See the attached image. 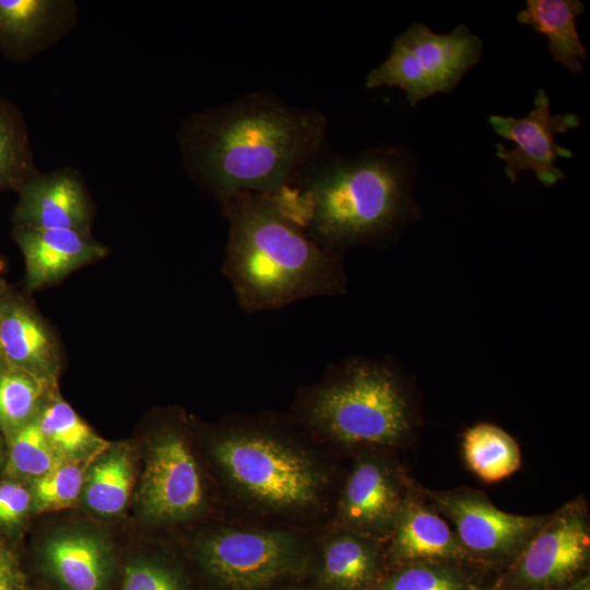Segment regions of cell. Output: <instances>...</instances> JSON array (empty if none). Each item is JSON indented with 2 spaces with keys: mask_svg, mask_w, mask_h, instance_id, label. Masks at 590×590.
Instances as JSON below:
<instances>
[{
  "mask_svg": "<svg viewBox=\"0 0 590 590\" xmlns=\"http://www.w3.org/2000/svg\"><path fill=\"white\" fill-rule=\"evenodd\" d=\"M205 499L201 471L185 435L162 432L150 447L138 492L142 514L154 521H175L199 511Z\"/></svg>",
  "mask_w": 590,
  "mask_h": 590,
  "instance_id": "11",
  "label": "cell"
},
{
  "mask_svg": "<svg viewBox=\"0 0 590 590\" xmlns=\"http://www.w3.org/2000/svg\"><path fill=\"white\" fill-rule=\"evenodd\" d=\"M121 590H185L178 579L164 567L138 562L125 571Z\"/></svg>",
  "mask_w": 590,
  "mask_h": 590,
  "instance_id": "29",
  "label": "cell"
},
{
  "mask_svg": "<svg viewBox=\"0 0 590 590\" xmlns=\"http://www.w3.org/2000/svg\"><path fill=\"white\" fill-rule=\"evenodd\" d=\"M294 424L353 451H393L409 445L420 425L410 382L387 361L345 358L303 388Z\"/></svg>",
  "mask_w": 590,
  "mask_h": 590,
  "instance_id": "4",
  "label": "cell"
},
{
  "mask_svg": "<svg viewBox=\"0 0 590 590\" xmlns=\"http://www.w3.org/2000/svg\"><path fill=\"white\" fill-rule=\"evenodd\" d=\"M7 367H9V366L5 363V359H4L2 350H1V345H0V370L4 369Z\"/></svg>",
  "mask_w": 590,
  "mask_h": 590,
  "instance_id": "33",
  "label": "cell"
},
{
  "mask_svg": "<svg viewBox=\"0 0 590 590\" xmlns=\"http://www.w3.org/2000/svg\"><path fill=\"white\" fill-rule=\"evenodd\" d=\"M132 473V461L126 450L116 449L99 459L84 482L88 508L104 516L120 512L130 495Z\"/></svg>",
  "mask_w": 590,
  "mask_h": 590,
  "instance_id": "23",
  "label": "cell"
},
{
  "mask_svg": "<svg viewBox=\"0 0 590 590\" xmlns=\"http://www.w3.org/2000/svg\"><path fill=\"white\" fill-rule=\"evenodd\" d=\"M63 458L44 436L36 416L12 433L8 471L14 475L37 480Z\"/></svg>",
  "mask_w": 590,
  "mask_h": 590,
  "instance_id": "27",
  "label": "cell"
},
{
  "mask_svg": "<svg viewBox=\"0 0 590 590\" xmlns=\"http://www.w3.org/2000/svg\"><path fill=\"white\" fill-rule=\"evenodd\" d=\"M16 225L90 232L92 203L75 169L32 176L20 189Z\"/></svg>",
  "mask_w": 590,
  "mask_h": 590,
  "instance_id": "14",
  "label": "cell"
},
{
  "mask_svg": "<svg viewBox=\"0 0 590 590\" xmlns=\"http://www.w3.org/2000/svg\"><path fill=\"white\" fill-rule=\"evenodd\" d=\"M385 553L389 569L424 562L474 565L451 526L414 482L408 488Z\"/></svg>",
  "mask_w": 590,
  "mask_h": 590,
  "instance_id": "13",
  "label": "cell"
},
{
  "mask_svg": "<svg viewBox=\"0 0 590 590\" xmlns=\"http://www.w3.org/2000/svg\"><path fill=\"white\" fill-rule=\"evenodd\" d=\"M567 590H590L589 577L583 578L582 580L578 581L576 585L571 586Z\"/></svg>",
  "mask_w": 590,
  "mask_h": 590,
  "instance_id": "32",
  "label": "cell"
},
{
  "mask_svg": "<svg viewBox=\"0 0 590 590\" xmlns=\"http://www.w3.org/2000/svg\"><path fill=\"white\" fill-rule=\"evenodd\" d=\"M589 562L590 512L578 496L548 514L494 590H567L588 577Z\"/></svg>",
  "mask_w": 590,
  "mask_h": 590,
  "instance_id": "7",
  "label": "cell"
},
{
  "mask_svg": "<svg viewBox=\"0 0 590 590\" xmlns=\"http://www.w3.org/2000/svg\"><path fill=\"white\" fill-rule=\"evenodd\" d=\"M482 39L465 25L436 34L412 23L393 40L388 58L366 78V87L397 86L410 106L437 93H451L463 75L481 59Z\"/></svg>",
  "mask_w": 590,
  "mask_h": 590,
  "instance_id": "6",
  "label": "cell"
},
{
  "mask_svg": "<svg viewBox=\"0 0 590 590\" xmlns=\"http://www.w3.org/2000/svg\"><path fill=\"white\" fill-rule=\"evenodd\" d=\"M221 204L228 222L223 271L244 311L346 292L342 252L316 243L279 192L237 193Z\"/></svg>",
  "mask_w": 590,
  "mask_h": 590,
  "instance_id": "3",
  "label": "cell"
},
{
  "mask_svg": "<svg viewBox=\"0 0 590 590\" xmlns=\"http://www.w3.org/2000/svg\"><path fill=\"white\" fill-rule=\"evenodd\" d=\"M326 128L320 111L255 92L193 114L179 142L188 172L222 202L290 185L323 151Z\"/></svg>",
  "mask_w": 590,
  "mask_h": 590,
  "instance_id": "1",
  "label": "cell"
},
{
  "mask_svg": "<svg viewBox=\"0 0 590 590\" xmlns=\"http://www.w3.org/2000/svg\"><path fill=\"white\" fill-rule=\"evenodd\" d=\"M72 1L0 0V50L17 61L32 58L75 23Z\"/></svg>",
  "mask_w": 590,
  "mask_h": 590,
  "instance_id": "15",
  "label": "cell"
},
{
  "mask_svg": "<svg viewBox=\"0 0 590 590\" xmlns=\"http://www.w3.org/2000/svg\"><path fill=\"white\" fill-rule=\"evenodd\" d=\"M210 451L232 492L260 511L306 515L324 505L331 473L275 417L232 418L213 436Z\"/></svg>",
  "mask_w": 590,
  "mask_h": 590,
  "instance_id": "5",
  "label": "cell"
},
{
  "mask_svg": "<svg viewBox=\"0 0 590 590\" xmlns=\"http://www.w3.org/2000/svg\"><path fill=\"white\" fill-rule=\"evenodd\" d=\"M585 10L579 0H527L517 21L544 35L552 58L577 74L582 71L581 59H587V50L580 42L575 20Z\"/></svg>",
  "mask_w": 590,
  "mask_h": 590,
  "instance_id": "19",
  "label": "cell"
},
{
  "mask_svg": "<svg viewBox=\"0 0 590 590\" xmlns=\"http://www.w3.org/2000/svg\"><path fill=\"white\" fill-rule=\"evenodd\" d=\"M14 238L25 260L31 288L58 281L76 268L98 260L107 248L74 229H45L16 225Z\"/></svg>",
  "mask_w": 590,
  "mask_h": 590,
  "instance_id": "16",
  "label": "cell"
},
{
  "mask_svg": "<svg viewBox=\"0 0 590 590\" xmlns=\"http://www.w3.org/2000/svg\"><path fill=\"white\" fill-rule=\"evenodd\" d=\"M38 425L55 450L64 458H85L103 441L64 401L55 398L37 415Z\"/></svg>",
  "mask_w": 590,
  "mask_h": 590,
  "instance_id": "26",
  "label": "cell"
},
{
  "mask_svg": "<svg viewBox=\"0 0 590 590\" xmlns=\"http://www.w3.org/2000/svg\"><path fill=\"white\" fill-rule=\"evenodd\" d=\"M5 296V285L4 283L0 280V300Z\"/></svg>",
  "mask_w": 590,
  "mask_h": 590,
  "instance_id": "34",
  "label": "cell"
},
{
  "mask_svg": "<svg viewBox=\"0 0 590 590\" xmlns=\"http://www.w3.org/2000/svg\"><path fill=\"white\" fill-rule=\"evenodd\" d=\"M287 590H292V589H287Z\"/></svg>",
  "mask_w": 590,
  "mask_h": 590,
  "instance_id": "36",
  "label": "cell"
},
{
  "mask_svg": "<svg viewBox=\"0 0 590 590\" xmlns=\"http://www.w3.org/2000/svg\"><path fill=\"white\" fill-rule=\"evenodd\" d=\"M85 458H63L45 475L35 480L34 505L37 510L59 509L79 497L85 482Z\"/></svg>",
  "mask_w": 590,
  "mask_h": 590,
  "instance_id": "28",
  "label": "cell"
},
{
  "mask_svg": "<svg viewBox=\"0 0 590 590\" xmlns=\"http://www.w3.org/2000/svg\"><path fill=\"white\" fill-rule=\"evenodd\" d=\"M3 267H4V263H3L2 258L0 257V273H1L2 270H3Z\"/></svg>",
  "mask_w": 590,
  "mask_h": 590,
  "instance_id": "35",
  "label": "cell"
},
{
  "mask_svg": "<svg viewBox=\"0 0 590 590\" xmlns=\"http://www.w3.org/2000/svg\"><path fill=\"white\" fill-rule=\"evenodd\" d=\"M14 573L10 559L0 550V590L13 589Z\"/></svg>",
  "mask_w": 590,
  "mask_h": 590,
  "instance_id": "31",
  "label": "cell"
},
{
  "mask_svg": "<svg viewBox=\"0 0 590 590\" xmlns=\"http://www.w3.org/2000/svg\"><path fill=\"white\" fill-rule=\"evenodd\" d=\"M386 567L385 543L335 526L323 539L318 578L324 590H370Z\"/></svg>",
  "mask_w": 590,
  "mask_h": 590,
  "instance_id": "18",
  "label": "cell"
},
{
  "mask_svg": "<svg viewBox=\"0 0 590 590\" xmlns=\"http://www.w3.org/2000/svg\"><path fill=\"white\" fill-rule=\"evenodd\" d=\"M488 122L497 134L515 143L512 149L502 143L495 145L496 155L505 162V175L510 182L515 184L524 170L533 172L539 181L547 187L565 178L555 161L558 157L570 158L574 153L559 146L554 138L557 133L578 128L580 119L571 113L552 115L550 98L544 90H538L528 116L514 118L491 115Z\"/></svg>",
  "mask_w": 590,
  "mask_h": 590,
  "instance_id": "12",
  "label": "cell"
},
{
  "mask_svg": "<svg viewBox=\"0 0 590 590\" xmlns=\"http://www.w3.org/2000/svg\"><path fill=\"white\" fill-rule=\"evenodd\" d=\"M413 173L411 153L399 146L350 156L323 150L279 192L316 243L342 252L384 245L418 216Z\"/></svg>",
  "mask_w": 590,
  "mask_h": 590,
  "instance_id": "2",
  "label": "cell"
},
{
  "mask_svg": "<svg viewBox=\"0 0 590 590\" xmlns=\"http://www.w3.org/2000/svg\"><path fill=\"white\" fill-rule=\"evenodd\" d=\"M52 385L21 369L0 370V427L12 434L34 420Z\"/></svg>",
  "mask_w": 590,
  "mask_h": 590,
  "instance_id": "25",
  "label": "cell"
},
{
  "mask_svg": "<svg viewBox=\"0 0 590 590\" xmlns=\"http://www.w3.org/2000/svg\"><path fill=\"white\" fill-rule=\"evenodd\" d=\"M469 563L424 562L388 569L370 590H494Z\"/></svg>",
  "mask_w": 590,
  "mask_h": 590,
  "instance_id": "21",
  "label": "cell"
},
{
  "mask_svg": "<svg viewBox=\"0 0 590 590\" xmlns=\"http://www.w3.org/2000/svg\"><path fill=\"white\" fill-rule=\"evenodd\" d=\"M49 570L68 590H101L107 577V552L102 541L88 533H64L45 547Z\"/></svg>",
  "mask_w": 590,
  "mask_h": 590,
  "instance_id": "20",
  "label": "cell"
},
{
  "mask_svg": "<svg viewBox=\"0 0 590 590\" xmlns=\"http://www.w3.org/2000/svg\"><path fill=\"white\" fill-rule=\"evenodd\" d=\"M390 452H358L343 482L335 512L337 527L385 544L413 482Z\"/></svg>",
  "mask_w": 590,
  "mask_h": 590,
  "instance_id": "10",
  "label": "cell"
},
{
  "mask_svg": "<svg viewBox=\"0 0 590 590\" xmlns=\"http://www.w3.org/2000/svg\"><path fill=\"white\" fill-rule=\"evenodd\" d=\"M422 492L451 526L471 562L487 571L509 567L548 517L503 511L469 486Z\"/></svg>",
  "mask_w": 590,
  "mask_h": 590,
  "instance_id": "8",
  "label": "cell"
},
{
  "mask_svg": "<svg viewBox=\"0 0 590 590\" xmlns=\"http://www.w3.org/2000/svg\"><path fill=\"white\" fill-rule=\"evenodd\" d=\"M32 494L21 484H0V523L19 522L27 512Z\"/></svg>",
  "mask_w": 590,
  "mask_h": 590,
  "instance_id": "30",
  "label": "cell"
},
{
  "mask_svg": "<svg viewBox=\"0 0 590 590\" xmlns=\"http://www.w3.org/2000/svg\"><path fill=\"white\" fill-rule=\"evenodd\" d=\"M36 173L23 117L0 97V190H19Z\"/></svg>",
  "mask_w": 590,
  "mask_h": 590,
  "instance_id": "24",
  "label": "cell"
},
{
  "mask_svg": "<svg viewBox=\"0 0 590 590\" xmlns=\"http://www.w3.org/2000/svg\"><path fill=\"white\" fill-rule=\"evenodd\" d=\"M199 559L226 590H262L295 571L305 559L304 540L282 529L221 528L203 536Z\"/></svg>",
  "mask_w": 590,
  "mask_h": 590,
  "instance_id": "9",
  "label": "cell"
},
{
  "mask_svg": "<svg viewBox=\"0 0 590 590\" xmlns=\"http://www.w3.org/2000/svg\"><path fill=\"white\" fill-rule=\"evenodd\" d=\"M0 345L9 367L55 384L60 356L54 335L28 305L7 295L0 300Z\"/></svg>",
  "mask_w": 590,
  "mask_h": 590,
  "instance_id": "17",
  "label": "cell"
},
{
  "mask_svg": "<svg viewBox=\"0 0 590 590\" xmlns=\"http://www.w3.org/2000/svg\"><path fill=\"white\" fill-rule=\"evenodd\" d=\"M462 457L467 467L486 483L505 480L521 467L516 439L491 423H477L462 435Z\"/></svg>",
  "mask_w": 590,
  "mask_h": 590,
  "instance_id": "22",
  "label": "cell"
}]
</instances>
